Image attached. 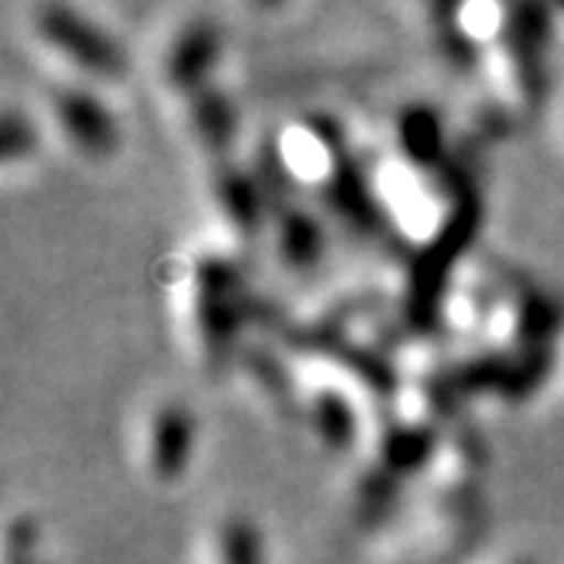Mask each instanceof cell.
<instances>
[{
    "label": "cell",
    "mask_w": 564,
    "mask_h": 564,
    "mask_svg": "<svg viewBox=\"0 0 564 564\" xmlns=\"http://www.w3.org/2000/svg\"><path fill=\"white\" fill-rule=\"evenodd\" d=\"M202 564H267L261 530L245 514H223L204 536Z\"/></svg>",
    "instance_id": "cell-7"
},
{
    "label": "cell",
    "mask_w": 564,
    "mask_h": 564,
    "mask_svg": "<svg viewBox=\"0 0 564 564\" xmlns=\"http://www.w3.org/2000/svg\"><path fill=\"white\" fill-rule=\"evenodd\" d=\"M0 161L3 170L13 173L17 166L35 161L41 148V120L25 113V107L7 101L3 104V122H0Z\"/></svg>",
    "instance_id": "cell-8"
},
{
    "label": "cell",
    "mask_w": 564,
    "mask_h": 564,
    "mask_svg": "<svg viewBox=\"0 0 564 564\" xmlns=\"http://www.w3.org/2000/svg\"><path fill=\"white\" fill-rule=\"evenodd\" d=\"M25 35L44 54L54 76L88 82V85H117L129 73L126 47L117 35L91 20L79 7L69 3H44L32 7L25 20Z\"/></svg>",
    "instance_id": "cell-2"
},
{
    "label": "cell",
    "mask_w": 564,
    "mask_h": 564,
    "mask_svg": "<svg viewBox=\"0 0 564 564\" xmlns=\"http://www.w3.org/2000/svg\"><path fill=\"white\" fill-rule=\"evenodd\" d=\"M562 144H564V117H562Z\"/></svg>",
    "instance_id": "cell-10"
},
{
    "label": "cell",
    "mask_w": 564,
    "mask_h": 564,
    "mask_svg": "<svg viewBox=\"0 0 564 564\" xmlns=\"http://www.w3.org/2000/svg\"><path fill=\"white\" fill-rule=\"evenodd\" d=\"M198 417L180 395H161L141 408L135 423V464L161 489L180 486L198 455Z\"/></svg>",
    "instance_id": "cell-4"
},
{
    "label": "cell",
    "mask_w": 564,
    "mask_h": 564,
    "mask_svg": "<svg viewBox=\"0 0 564 564\" xmlns=\"http://www.w3.org/2000/svg\"><path fill=\"white\" fill-rule=\"evenodd\" d=\"M263 242H270L273 248L270 254L276 258L285 273H292L295 280H304L307 273H314L321 267L329 251V223L321 220L314 204H307L292 192L282 202H276V188H273Z\"/></svg>",
    "instance_id": "cell-6"
},
{
    "label": "cell",
    "mask_w": 564,
    "mask_h": 564,
    "mask_svg": "<svg viewBox=\"0 0 564 564\" xmlns=\"http://www.w3.org/2000/svg\"><path fill=\"white\" fill-rule=\"evenodd\" d=\"M223 61V32L210 17H185L180 20L161 44L158 54V76L163 95L173 101L195 88L217 82Z\"/></svg>",
    "instance_id": "cell-5"
},
{
    "label": "cell",
    "mask_w": 564,
    "mask_h": 564,
    "mask_svg": "<svg viewBox=\"0 0 564 564\" xmlns=\"http://www.w3.org/2000/svg\"><path fill=\"white\" fill-rule=\"evenodd\" d=\"M39 120L88 163H107L122 148V122L110 107L104 88L79 79L54 76L44 82L39 95Z\"/></svg>",
    "instance_id": "cell-3"
},
{
    "label": "cell",
    "mask_w": 564,
    "mask_h": 564,
    "mask_svg": "<svg viewBox=\"0 0 564 564\" xmlns=\"http://www.w3.org/2000/svg\"><path fill=\"white\" fill-rule=\"evenodd\" d=\"M245 261L242 251L207 239L182 248L170 267L166 299L176 339L207 373H220L242 355V333L251 323Z\"/></svg>",
    "instance_id": "cell-1"
},
{
    "label": "cell",
    "mask_w": 564,
    "mask_h": 564,
    "mask_svg": "<svg viewBox=\"0 0 564 564\" xmlns=\"http://www.w3.org/2000/svg\"><path fill=\"white\" fill-rule=\"evenodd\" d=\"M492 564H533V562H518V558H511V562H492Z\"/></svg>",
    "instance_id": "cell-9"
}]
</instances>
